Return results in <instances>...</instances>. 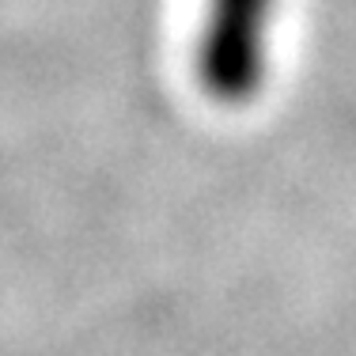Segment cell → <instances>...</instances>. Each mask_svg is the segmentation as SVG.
Listing matches in <instances>:
<instances>
[{"label":"cell","instance_id":"6da1fadb","mask_svg":"<svg viewBox=\"0 0 356 356\" xmlns=\"http://www.w3.org/2000/svg\"><path fill=\"white\" fill-rule=\"evenodd\" d=\"M277 0H209L197 42L201 88L224 106L258 95L269 65V23Z\"/></svg>","mask_w":356,"mask_h":356}]
</instances>
